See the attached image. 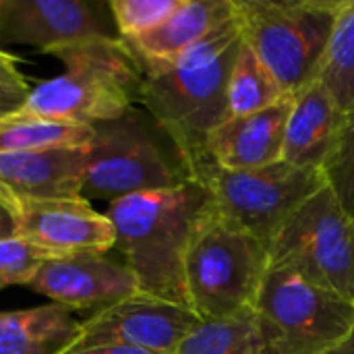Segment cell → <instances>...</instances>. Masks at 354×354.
Masks as SVG:
<instances>
[{"instance_id": "6da1fadb", "label": "cell", "mask_w": 354, "mask_h": 354, "mask_svg": "<svg viewBox=\"0 0 354 354\" xmlns=\"http://www.w3.org/2000/svg\"><path fill=\"white\" fill-rule=\"evenodd\" d=\"M241 48V27L232 17L174 62L141 73L137 102L172 139L191 172L205 160L209 135L230 118L228 81Z\"/></svg>"}, {"instance_id": "7a4b0ae2", "label": "cell", "mask_w": 354, "mask_h": 354, "mask_svg": "<svg viewBox=\"0 0 354 354\" xmlns=\"http://www.w3.org/2000/svg\"><path fill=\"white\" fill-rule=\"evenodd\" d=\"M212 207V195L197 180L108 203L106 216L116 232L114 249L143 295L191 309L185 259L199 222Z\"/></svg>"}, {"instance_id": "3957f363", "label": "cell", "mask_w": 354, "mask_h": 354, "mask_svg": "<svg viewBox=\"0 0 354 354\" xmlns=\"http://www.w3.org/2000/svg\"><path fill=\"white\" fill-rule=\"evenodd\" d=\"M66 71L29 91L21 116L93 127L135 106L141 66L118 35L93 37L52 52Z\"/></svg>"}, {"instance_id": "277c9868", "label": "cell", "mask_w": 354, "mask_h": 354, "mask_svg": "<svg viewBox=\"0 0 354 354\" xmlns=\"http://www.w3.org/2000/svg\"><path fill=\"white\" fill-rule=\"evenodd\" d=\"M191 180L195 178L185 158L143 108L131 106L116 118L91 127L83 199L112 203Z\"/></svg>"}, {"instance_id": "5b68a950", "label": "cell", "mask_w": 354, "mask_h": 354, "mask_svg": "<svg viewBox=\"0 0 354 354\" xmlns=\"http://www.w3.org/2000/svg\"><path fill=\"white\" fill-rule=\"evenodd\" d=\"M268 268L270 247L222 218L214 205L199 222L185 259L191 311L201 322L253 313Z\"/></svg>"}, {"instance_id": "8992f818", "label": "cell", "mask_w": 354, "mask_h": 354, "mask_svg": "<svg viewBox=\"0 0 354 354\" xmlns=\"http://www.w3.org/2000/svg\"><path fill=\"white\" fill-rule=\"evenodd\" d=\"M245 46L288 95L319 81L340 0H232Z\"/></svg>"}, {"instance_id": "52a82bcc", "label": "cell", "mask_w": 354, "mask_h": 354, "mask_svg": "<svg viewBox=\"0 0 354 354\" xmlns=\"http://www.w3.org/2000/svg\"><path fill=\"white\" fill-rule=\"evenodd\" d=\"M266 354H322L354 330V303L270 266L255 303Z\"/></svg>"}, {"instance_id": "ba28073f", "label": "cell", "mask_w": 354, "mask_h": 354, "mask_svg": "<svg viewBox=\"0 0 354 354\" xmlns=\"http://www.w3.org/2000/svg\"><path fill=\"white\" fill-rule=\"evenodd\" d=\"M193 176L207 189L222 218L268 247L284 222L326 187L322 170L284 160L251 170H224L203 160Z\"/></svg>"}, {"instance_id": "9c48e42d", "label": "cell", "mask_w": 354, "mask_h": 354, "mask_svg": "<svg viewBox=\"0 0 354 354\" xmlns=\"http://www.w3.org/2000/svg\"><path fill=\"white\" fill-rule=\"evenodd\" d=\"M270 266L286 268L354 303V218L328 187L278 230L270 245Z\"/></svg>"}, {"instance_id": "30bf717a", "label": "cell", "mask_w": 354, "mask_h": 354, "mask_svg": "<svg viewBox=\"0 0 354 354\" xmlns=\"http://www.w3.org/2000/svg\"><path fill=\"white\" fill-rule=\"evenodd\" d=\"M199 322L201 319L187 307L139 292L97 309L91 317L81 322L79 336L66 353L114 344L172 354Z\"/></svg>"}, {"instance_id": "8fae6325", "label": "cell", "mask_w": 354, "mask_h": 354, "mask_svg": "<svg viewBox=\"0 0 354 354\" xmlns=\"http://www.w3.org/2000/svg\"><path fill=\"white\" fill-rule=\"evenodd\" d=\"M12 218L15 234L52 257L106 255L116 245V232L108 216L93 209L81 195L19 201Z\"/></svg>"}, {"instance_id": "7c38bea8", "label": "cell", "mask_w": 354, "mask_h": 354, "mask_svg": "<svg viewBox=\"0 0 354 354\" xmlns=\"http://www.w3.org/2000/svg\"><path fill=\"white\" fill-rule=\"evenodd\" d=\"M27 286L71 311H97L141 292L135 274L124 261H114L106 255L48 259Z\"/></svg>"}, {"instance_id": "4fadbf2b", "label": "cell", "mask_w": 354, "mask_h": 354, "mask_svg": "<svg viewBox=\"0 0 354 354\" xmlns=\"http://www.w3.org/2000/svg\"><path fill=\"white\" fill-rule=\"evenodd\" d=\"M114 35L87 0H8L0 25L2 44H25L41 52H56L93 37Z\"/></svg>"}, {"instance_id": "5bb4252c", "label": "cell", "mask_w": 354, "mask_h": 354, "mask_svg": "<svg viewBox=\"0 0 354 354\" xmlns=\"http://www.w3.org/2000/svg\"><path fill=\"white\" fill-rule=\"evenodd\" d=\"M85 168L87 147L0 153V203L12 214L19 201L79 197Z\"/></svg>"}, {"instance_id": "9a60e30c", "label": "cell", "mask_w": 354, "mask_h": 354, "mask_svg": "<svg viewBox=\"0 0 354 354\" xmlns=\"http://www.w3.org/2000/svg\"><path fill=\"white\" fill-rule=\"evenodd\" d=\"M292 95L274 106L226 118L207 139L205 160L224 170H251L282 160Z\"/></svg>"}, {"instance_id": "2e32d148", "label": "cell", "mask_w": 354, "mask_h": 354, "mask_svg": "<svg viewBox=\"0 0 354 354\" xmlns=\"http://www.w3.org/2000/svg\"><path fill=\"white\" fill-rule=\"evenodd\" d=\"M232 17V0H183L166 21L124 44L141 66V73L156 71L180 58Z\"/></svg>"}, {"instance_id": "e0dca14e", "label": "cell", "mask_w": 354, "mask_h": 354, "mask_svg": "<svg viewBox=\"0 0 354 354\" xmlns=\"http://www.w3.org/2000/svg\"><path fill=\"white\" fill-rule=\"evenodd\" d=\"M342 122L344 112L322 81L301 89L292 95L282 160L301 168L322 170L338 139Z\"/></svg>"}, {"instance_id": "ac0fdd59", "label": "cell", "mask_w": 354, "mask_h": 354, "mask_svg": "<svg viewBox=\"0 0 354 354\" xmlns=\"http://www.w3.org/2000/svg\"><path fill=\"white\" fill-rule=\"evenodd\" d=\"M73 311L50 303L21 311H0V354H64L79 336Z\"/></svg>"}, {"instance_id": "d6986e66", "label": "cell", "mask_w": 354, "mask_h": 354, "mask_svg": "<svg viewBox=\"0 0 354 354\" xmlns=\"http://www.w3.org/2000/svg\"><path fill=\"white\" fill-rule=\"evenodd\" d=\"M172 354H266L259 322L253 313L199 322Z\"/></svg>"}, {"instance_id": "ffe728a7", "label": "cell", "mask_w": 354, "mask_h": 354, "mask_svg": "<svg viewBox=\"0 0 354 354\" xmlns=\"http://www.w3.org/2000/svg\"><path fill=\"white\" fill-rule=\"evenodd\" d=\"M91 127L50 122L10 114L0 118V153L39 151L54 147H87Z\"/></svg>"}, {"instance_id": "44dd1931", "label": "cell", "mask_w": 354, "mask_h": 354, "mask_svg": "<svg viewBox=\"0 0 354 354\" xmlns=\"http://www.w3.org/2000/svg\"><path fill=\"white\" fill-rule=\"evenodd\" d=\"M319 81L344 114L354 108V0H340Z\"/></svg>"}, {"instance_id": "7402d4cb", "label": "cell", "mask_w": 354, "mask_h": 354, "mask_svg": "<svg viewBox=\"0 0 354 354\" xmlns=\"http://www.w3.org/2000/svg\"><path fill=\"white\" fill-rule=\"evenodd\" d=\"M288 93L257 58V54L245 46L234 60L228 81V110L230 116H247L266 110L286 97Z\"/></svg>"}, {"instance_id": "603a6c76", "label": "cell", "mask_w": 354, "mask_h": 354, "mask_svg": "<svg viewBox=\"0 0 354 354\" xmlns=\"http://www.w3.org/2000/svg\"><path fill=\"white\" fill-rule=\"evenodd\" d=\"M326 187L354 218V108L344 114L338 139L322 166Z\"/></svg>"}, {"instance_id": "cb8c5ba5", "label": "cell", "mask_w": 354, "mask_h": 354, "mask_svg": "<svg viewBox=\"0 0 354 354\" xmlns=\"http://www.w3.org/2000/svg\"><path fill=\"white\" fill-rule=\"evenodd\" d=\"M183 0H110L108 8L122 41L135 39L166 21Z\"/></svg>"}, {"instance_id": "d4e9b609", "label": "cell", "mask_w": 354, "mask_h": 354, "mask_svg": "<svg viewBox=\"0 0 354 354\" xmlns=\"http://www.w3.org/2000/svg\"><path fill=\"white\" fill-rule=\"evenodd\" d=\"M54 259L50 253L19 234L0 239V288L29 284L44 261Z\"/></svg>"}, {"instance_id": "484cf974", "label": "cell", "mask_w": 354, "mask_h": 354, "mask_svg": "<svg viewBox=\"0 0 354 354\" xmlns=\"http://www.w3.org/2000/svg\"><path fill=\"white\" fill-rule=\"evenodd\" d=\"M29 91L31 89L21 73L19 75H0V118L17 114L25 106Z\"/></svg>"}, {"instance_id": "4316f807", "label": "cell", "mask_w": 354, "mask_h": 354, "mask_svg": "<svg viewBox=\"0 0 354 354\" xmlns=\"http://www.w3.org/2000/svg\"><path fill=\"white\" fill-rule=\"evenodd\" d=\"M64 354H158L151 351H143V348H133V346H95V348H85V351H75V353Z\"/></svg>"}, {"instance_id": "83f0119b", "label": "cell", "mask_w": 354, "mask_h": 354, "mask_svg": "<svg viewBox=\"0 0 354 354\" xmlns=\"http://www.w3.org/2000/svg\"><path fill=\"white\" fill-rule=\"evenodd\" d=\"M15 234V218L6 205L0 203V239Z\"/></svg>"}, {"instance_id": "f1b7e54d", "label": "cell", "mask_w": 354, "mask_h": 354, "mask_svg": "<svg viewBox=\"0 0 354 354\" xmlns=\"http://www.w3.org/2000/svg\"><path fill=\"white\" fill-rule=\"evenodd\" d=\"M0 75H19L17 58L10 56V54L4 52V50H0Z\"/></svg>"}, {"instance_id": "f546056e", "label": "cell", "mask_w": 354, "mask_h": 354, "mask_svg": "<svg viewBox=\"0 0 354 354\" xmlns=\"http://www.w3.org/2000/svg\"><path fill=\"white\" fill-rule=\"evenodd\" d=\"M322 354H354V330L351 332V336H348V338H344L340 344L332 346L330 351H326V353H322Z\"/></svg>"}, {"instance_id": "4dcf8cb0", "label": "cell", "mask_w": 354, "mask_h": 354, "mask_svg": "<svg viewBox=\"0 0 354 354\" xmlns=\"http://www.w3.org/2000/svg\"><path fill=\"white\" fill-rule=\"evenodd\" d=\"M6 4H8V0H0V25H2L4 12H6Z\"/></svg>"}]
</instances>
